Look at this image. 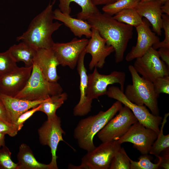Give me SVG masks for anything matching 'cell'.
<instances>
[{"mask_svg": "<svg viewBox=\"0 0 169 169\" xmlns=\"http://www.w3.org/2000/svg\"><path fill=\"white\" fill-rule=\"evenodd\" d=\"M141 0H118L116 1L104 5L102 10L107 14L111 16L124 9L135 8Z\"/></svg>", "mask_w": 169, "mask_h": 169, "instance_id": "28", "label": "cell"}, {"mask_svg": "<svg viewBox=\"0 0 169 169\" xmlns=\"http://www.w3.org/2000/svg\"><path fill=\"white\" fill-rule=\"evenodd\" d=\"M63 90L59 84L46 79L34 59L32 73L26 86L15 97L30 101L44 100L61 93Z\"/></svg>", "mask_w": 169, "mask_h": 169, "instance_id": "5", "label": "cell"}, {"mask_svg": "<svg viewBox=\"0 0 169 169\" xmlns=\"http://www.w3.org/2000/svg\"><path fill=\"white\" fill-rule=\"evenodd\" d=\"M40 143L50 148L51 160L49 164L50 169H58L56 155L58 146L60 141H64L63 135L65 133L61 127L60 118L57 115L48 119L38 130Z\"/></svg>", "mask_w": 169, "mask_h": 169, "instance_id": "10", "label": "cell"}, {"mask_svg": "<svg viewBox=\"0 0 169 169\" xmlns=\"http://www.w3.org/2000/svg\"><path fill=\"white\" fill-rule=\"evenodd\" d=\"M128 69L131 76L132 84L127 85L124 93L132 102L139 105H145L155 115H159L158 98L159 95L156 91L153 83L141 77L133 65Z\"/></svg>", "mask_w": 169, "mask_h": 169, "instance_id": "4", "label": "cell"}, {"mask_svg": "<svg viewBox=\"0 0 169 169\" xmlns=\"http://www.w3.org/2000/svg\"><path fill=\"white\" fill-rule=\"evenodd\" d=\"M86 54L84 50L81 54L77 65V70L80 78L79 90L80 97L78 103L74 107L73 114L75 116L85 115L91 110L92 101L88 99L87 97L88 74L84 64V59Z\"/></svg>", "mask_w": 169, "mask_h": 169, "instance_id": "17", "label": "cell"}, {"mask_svg": "<svg viewBox=\"0 0 169 169\" xmlns=\"http://www.w3.org/2000/svg\"><path fill=\"white\" fill-rule=\"evenodd\" d=\"M5 135L0 133V148L5 146Z\"/></svg>", "mask_w": 169, "mask_h": 169, "instance_id": "42", "label": "cell"}, {"mask_svg": "<svg viewBox=\"0 0 169 169\" xmlns=\"http://www.w3.org/2000/svg\"><path fill=\"white\" fill-rule=\"evenodd\" d=\"M11 56L16 62H23L25 67L33 66L37 49L27 43L21 42L14 44L8 49Z\"/></svg>", "mask_w": 169, "mask_h": 169, "instance_id": "23", "label": "cell"}, {"mask_svg": "<svg viewBox=\"0 0 169 169\" xmlns=\"http://www.w3.org/2000/svg\"><path fill=\"white\" fill-rule=\"evenodd\" d=\"M106 95L128 107L138 121L146 127L151 129L159 134V126L162 120L161 116L153 115L144 105H138L131 102L118 87L113 86L109 87Z\"/></svg>", "mask_w": 169, "mask_h": 169, "instance_id": "8", "label": "cell"}, {"mask_svg": "<svg viewBox=\"0 0 169 169\" xmlns=\"http://www.w3.org/2000/svg\"><path fill=\"white\" fill-rule=\"evenodd\" d=\"M34 60L46 79L51 82H57L60 78L57 70L59 64L51 49H37Z\"/></svg>", "mask_w": 169, "mask_h": 169, "instance_id": "19", "label": "cell"}, {"mask_svg": "<svg viewBox=\"0 0 169 169\" xmlns=\"http://www.w3.org/2000/svg\"><path fill=\"white\" fill-rule=\"evenodd\" d=\"M152 0H141L140 2H141V3L145 2L150 1H152ZM161 0L162 1L163 3V4L164 3L168 1H169V0Z\"/></svg>", "mask_w": 169, "mask_h": 169, "instance_id": "43", "label": "cell"}, {"mask_svg": "<svg viewBox=\"0 0 169 169\" xmlns=\"http://www.w3.org/2000/svg\"><path fill=\"white\" fill-rule=\"evenodd\" d=\"M159 161L157 163L151 161V157L148 154H142L138 158V161H135L130 159V169H158L161 161V156H157Z\"/></svg>", "mask_w": 169, "mask_h": 169, "instance_id": "29", "label": "cell"}, {"mask_svg": "<svg viewBox=\"0 0 169 169\" xmlns=\"http://www.w3.org/2000/svg\"><path fill=\"white\" fill-rule=\"evenodd\" d=\"M68 98L65 92L51 96L40 104L38 111L45 113L49 119L56 116L57 110L60 107Z\"/></svg>", "mask_w": 169, "mask_h": 169, "instance_id": "25", "label": "cell"}, {"mask_svg": "<svg viewBox=\"0 0 169 169\" xmlns=\"http://www.w3.org/2000/svg\"><path fill=\"white\" fill-rule=\"evenodd\" d=\"M94 68L93 73L88 75L87 95L89 100L92 101L100 96L106 95L108 85L114 84H119L120 90L124 92L126 78L125 72L115 71L105 75L99 73L96 67Z\"/></svg>", "mask_w": 169, "mask_h": 169, "instance_id": "11", "label": "cell"}, {"mask_svg": "<svg viewBox=\"0 0 169 169\" xmlns=\"http://www.w3.org/2000/svg\"><path fill=\"white\" fill-rule=\"evenodd\" d=\"M113 17L120 22L135 27L143 23L142 17L135 8L123 10L114 15Z\"/></svg>", "mask_w": 169, "mask_h": 169, "instance_id": "27", "label": "cell"}, {"mask_svg": "<svg viewBox=\"0 0 169 169\" xmlns=\"http://www.w3.org/2000/svg\"><path fill=\"white\" fill-rule=\"evenodd\" d=\"M53 14L54 19L62 22L75 36L81 38L84 35L87 38L91 37L92 26L87 21L73 18L62 12L59 9L53 11Z\"/></svg>", "mask_w": 169, "mask_h": 169, "instance_id": "21", "label": "cell"}, {"mask_svg": "<svg viewBox=\"0 0 169 169\" xmlns=\"http://www.w3.org/2000/svg\"><path fill=\"white\" fill-rule=\"evenodd\" d=\"M18 131L13 125H9L0 120V133L4 135H8L11 137L16 136Z\"/></svg>", "mask_w": 169, "mask_h": 169, "instance_id": "36", "label": "cell"}, {"mask_svg": "<svg viewBox=\"0 0 169 169\" xmlns=\"http://www.w3.org/2000/svg\"><path fill=\"white\" fill-rule=\"evenodd\" d=\"M117 100L105 111H100L97 114L81 120L74 131V136L79 147L87 152L95 146L93 138L108 122L116 114L122 106Z\"/></svg>", "mask_w": 169, "mask_h": 169, "instance_id": "3", "label": "cell"}, {"mask_svg": "<svg viewBox=\"0 0 169 169\" xmlns=\"http://www.w3.org/2000/svg\"><path fill=\"white\" fill-rule=\"evenodd\" d=\"M157 51L161 60L169 67V48H160Z\"/></svg>", "mask_w": 169, "mask_h": 169, "instance_id": "38", "label": "cell"}, {"mask_svg": "<svg viewBox=\"0 0 169 169\" xmlns=\"http://www.w3.org/2000/svg\"><path fill=\"white\" fill-rule=\"evenodd\" d=\"M158 134L153 130L146 127L138 121L117 141L121 144L125 142L131 143L133 144V147L141 154H148Z\"/></svg>", "mask_w": 169, "mask_h": 169, "instance_id": "12", "label": "cell"}, {"mask_svg": "<svg viewBox=\"0 0 169 169\" xmlns=\"http://www.w3.org/2000/svg\"><path fill=\"white\" fill-rule=\"evenodd\" d=\"M92 3L95 6L106 5L113 3L118 0H91Z\"/></svg>", "mask_w": 169, "mask_h": 169, "instance_id": "40", "label": "cell"}, {"mask_svg": "<svg viewBox=\"0 0 169 169\" xmlns=\"http://www.w3.org/2000/svg\"><path fill=\"white\" fill-rule=\"evenodd\" d=\"M118 114L112 118L97 134L102 142L117 140L138 121L131 110L122 106Z\"/></svg>", "mask_w": 169, "mask_h": 169, "instance_id": "9", "label": "cell"}, {"mask_svg": "<svg viewBox=\"0 0 169 169\" xmlns=\"http://www.w3.org/2000/svg\"><path fill=\"white\" fill-rule=\"evenodd\" d=\"M17 169H50L48 164L38 162L29 146L23 143L19 147L17 154Z\"/></svg>", "mask_w": 169, "mask_h": 169, "instance_id": "22", "label": "cell"}, {"mask_svg": "<svg viewBox=\"0 0 169 169\" xmlns=\"http://www.w3.org/2000/svg\"><path fill=\"white\" fill-rule=\"evenodd\" d=\"M0 120L11 125V122L6 109L2 101L0 100Z\"/></svg>", "mask_w": 169, "mask_h": 169, "instance_id": "37", "label": "cell"}, {"mask_svg": "<svg viewBox=\"0 0 169 169\" xmlns=\"http://www.w3.org/2000/svg\"><path fill=\"white\" fill-rule=\"evenodd\" d=\"M169 115V113L165 114L157 137L152 144L149 152L150 154L156 157L160 156L161 152L169 149V135H164L163 132V128Z\"/></svg>", "mask_w": 169, "mask_h": 169, "instance_id": "26", "label": "cell"}, {"mask_svg": "<svg viewBox=\"0 0 169 169\" xmlns=\"http://www.w3.org/2000/svg\"><path fill=\"white\" fill-rule=\"evenodd\" d=\"M161 0L140 2L135 8L142 17H144L151 25L152 31L159 36L161 34L162 15Z\"/></svg>", "mask_w": 169, "mask_h": 169, "instance_id": "18", "label": "cell"}, {"mask_svg": "<svg viewBox=\"0 0 169 169\" xmlns=\"http://www.w3.org/2000/svg\"><path fill=\"white\" fill-rule=\"evenodd\" d=\"M165 153L161 156V161L159 166V168L164 169H169V149L165 151Z\"/></svg>", "mask_w": 169, "mask_h": 169, "instance_id": "39", "label": "cell"}, {"mask_svg": "<svg viewBox=\"0 0 169 169\" xmlns=\"http://www.w3.org/2000/svg\"><path fill=\"white\" fill-rule=\"evenodd\" d=\"M0 100L4 105L13 125L21 115L38 106L45 100H26L8 96L0 93Z\"/></svg>", "mask_w": 169, "mask_h": 169, "instance_id": "20", "label": "cell"}, {"mask_svg": "<svg viewBox=\"0 0 169 169\" xmlns=\"http://www.w3.org/2000/svg\"><path fill=\"white\" fill-rule=\"evenodd\" d=\"M86 20L106 40L107 45L113 47L115 62H122L128 43L133 37V27L120 22L112 16L100 11L91 14Z\"/></svg>", "mask_w": 169, "mask_h": 169, "instance_id": "1", "label": "cell"}, {"mask_svg": "<svg viewBox=\"0 0 169 169\" xmlns=\"http://www.w3.org/2000/svg\"><path fill=\"white\" fill-rule=\"evenodd\" d=\"M18 66L8 49L0 52V78L11 72Z\"/></svg>", "mask_w": 169, "mask_h": 169, "instance_id": "30", "label": "cell"}, {"mask_svg": "<svg viewBox=\"0 0 169 169\" xmlns=\"http://www.w3.org/2000/svg\"><path fill=\"white\" fill-rule=\"evenodd\" d=\"M11 152L5 146L0 149V169H17L18 164L11 158Z\"/></svg>", "mask_w": 169, "mask_h": 169, "instance_id": "32", "label": "cell"}, {"mask_svg": "<svg viewBox=\"0 0 169 169\" xmlns=\"http://www.w3.org/2000/svg\"><path fill=\"white\" fill-rule=\"evenodd\" d=\"M59 9L62 13L70 15L71 12L70 4L74 2L79 6L81 11L77 14V18L86 20L91 14L100 12L97 6L94 5L91 0H58Z\"/></svg>", "mask_w": 169, "mask_h": 169, "instance_id": "24", "label": "cell"}, {"mask_svg": "<svg viewBox=\"0 0 169 169\" xmlns=\"http://www.w3.org/2000/svg\"><path fill=\"white\" fill-rule=\"evenodd\" d=\"M32 67H18L0 78V93L15 97L26 86L31 75Z\"/></svg>", "mask_w": 169, "mask_h": 169, "instance_id": "14", "label": "cell"}, {"mask_svg": "<svg viewBox=\"0 0 169 169\" xmlns=\"http://www.w3.org/2000/svg\"><path fill=\"white\" fill-rule=\"evenodd\" d=\"M130 159L121 147L113 158L109 169H130Z\"/></svg>", "mask_w": 169, "mask_h": 169, "instance_id": "31", "label": "cell"}, {"mask_svg": "<svg viewBox=\"0 0 169 169\" xmlns=\"http://www.w3.org/2000/svg\"><path fill=\"white\" fill-rule=\"evenodd\" d=\"M40 106L41 105L40 104L38 106L33 107L23 113L18 117L13 125L18 131L21 129L25 121L35 112L38 111Z\"/></svg>", "mask_w": 169, "mask_h": 169, "instance_id": "35", "label": "cell"}, {"mask_svg": "<svg viewBox=\"0 0 169 169\" xmlns=\"http://www.w3.org/2000/svg\"><path fill=\"white\" fill-rule=\"evenodd\" d=\"M161 10L163 13L169 15V1L166 2L162 5Z\"/></svg>", "mask_w": 169, "mask_h": 169, "instance_id": "41", "label": "cell"}, {"mask_svg": "<svg viewBox=\"0 0 169 169\" xmlns=\"http://www.w3.org/2000/svg\"><path fill=\"white\" fill-rule=\"evenodd\" d=\"M143 20L142 24L136 27L137 42L126 55L125 59L127 61L141 57L153 45L160 41L158 36L151 29L149 22L145 18Z\"/></svg>", "mask_w": 169, "mask_h": 169, "instance_id": "16", "label": "cell"}, {"mask_svg": "<svg viewBox=\"0 0 169 169\" xmlns=\"http://www.w3.org/2000/svg\"><path fill=\"white\" fill-rule=\"evenodd\" d=\"M117 140L102 142L87 153L82 158L79 166L69 165L68 168L74 169H109L111 161L121 147Z\"/></svg>", "mask_w": 169, "mask_h": 169, "instance_id": "6", "label": "cell"}, {"mask_svg": "<svg viewBox=\"0 0 169 169\" xmlns=\"http://www.w3.org/2000/svg\"><path fill=\"white\" fill-rule=\"evenodd\" d=\"M162 28L164 31L165 38L162 41L153 45L152 47L155 50L160 48H169V15L162 14Z\"/></svg>", "mask_w": 169, "mask_h": 169, "instance_id": "33", "label": "cell"}, {"mask_svg": "<svg viewBox=\"0 0 169 169\" xmlns=\"http://www.w3.org/2000/svg\"><path fill=\"white\" fill-rule=\"evenodd\" d=\"M92 35L85 48L86 54H90L91 59L89 64V69L95 67L101 68L105 62L106 58L114 51L113 47L106 44V40L101 36L95 28H91Z\"/></svg>", "mask_w": 169, "mask_h": 169, "instance_id": "15", "label": "cell"}, {"mask_svg": "<svg viewBox=\"0 0 169 169\" xmlns=\"http://www.w3.org/2000/svg\"><path fill=\"white\" fill-rule=\"evenodd\" d=\"M133 66L142 77L152 83L159 78L169 76V67L161 59L157 51L152 47L136 59Z\"/></svg>", "mask_w": 169, "mask_h": 169, "instance_id": "7", "label": "cell"}, {"mask_svg": "<svg viewBox=\"0 0 169 169\" xmlns=\"http://www.w3.org/2000/svg\"><path fill=\"white\" fill-rule=\"evenodd\" d=\"M88 41L86 38L78 39L75 37L67 43H54L51 49L59 65L68 66L73 69Z\"/></svg>", "mask_w": 169, "mask_h": 169, "instance_id": "13", "label": "cell"}, {"mask_svg": "<svg viewBox=\"0 0 169 169\" xmlns=\"http://www.w3.org/2000/svg\"><path fill=\"white\" fill-rule=\"evenodd\" d=\"M156 92L169 94V76H166L157 79L153 83Z\"/></svg>", "mask_w": 169, "mask_h": 169, "instance_id": "34", "label": "cell"}, {"mask_svg": "<svg viewBox=\"0 0 169 169\" xmlns=\"http://www.w3.org/2000/svg\"><path fill=\"white\" fill-rule=\"evenodd\" d=\"M55 2V0L49 2L46 8L32 19L27 30L17 37V41L24 42L37 49H51L54 43L52 35L62 25L53 22V8Z\"/></svg>", "mask_w": 169, "mask_h": 169, "instance_id": "2", "label": "cell"}]
</instances>
